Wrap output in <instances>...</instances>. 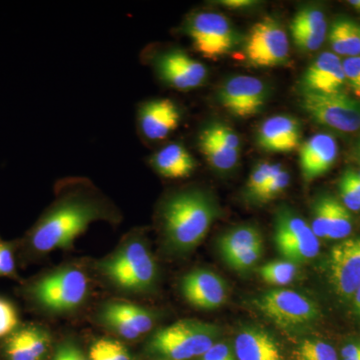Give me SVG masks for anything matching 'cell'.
I'll use <instances>...</instances> for the list:
<instances>
[{
    "instance_id": "cell-11",
    "label": "cell",
    "mask_w": 360,
    "mask_h": 360,
    "mask_svg": "<svg viewBox=\"0 0 360 360\" xmlns=\"http://www.w3.org/2000/svg\"><path fill=\"white\" fill-rule=\"evenodd\" d=\"M217 101L234 117L248 120L264 110L269 87L264 80L250 75L227 78L217 89Z\"/></svg>"
},
{
    "instance_id": "cell-49",
    "label": "cell",
    "mask_w": 360,
    "mask_h": 360,
    "mask_svg": "<svg viewBox=\"0 0 360 360\" xmlns=\"http://www.w3.org/2000/svg\"><path fill=\"white\" fill-rule=\"evenodd\" d=\"M354 360H360V359H354Z\"/></svg>"
},
{
    "instance_id": "cell-34",
    "label": "cell",
    "mask_w": 360,
    "mask_h": 360,
    "mask_svg": "<svg viewBox=\"0 0 360 360\" xmlns=\"http://www.w3.org/2000/svg\"><path fill=\"white\" fill-rule=\"evenodd\" d=\"M16 243L0 239V277L20 281L16 269Z\"/></svg>"
},
{
    "instance_id": "cell-35",
    "label": "cell",
    "mask_w": 360,
    "mask_h": 360,
    "mask_svg": "<svg viewBox=\"0 0 360 360\" xmlns=\"http://www.w3.org/2000/svg\"><path fill=\"white\" fill-rule=\"evenodd\" d=\"M262 253H264V245L253 246V248H248V250L234 255L233 257L229 258L225 262L232 269L245 271V270L250 269L259 262Z\"/></svg>"
},
{
    "instance_id": "cell-14",
    "label": "cell",
    "mask_w": 360,
    "mask_h": 360,
    "mask_svg": "<svg viewBox=\"0 0 360 360\" xmlns=\"http://www.w3.org/2000/svg\"><path fill=\"white\" fill-rule=\"evenodd\" d=\"M330 281L340 297L349 300L360 284V236L343 239L329 258Z\"/></svg>"
},
{
    "instance_id": "cell-29",
    "label": "cell",
    "mask_w": 360,
    "mask_h": 360,
    "mask_svg": "<svg viewBox=\"0 0 360 360\" xmlns=\"http://www.w3.org/2000/svg\"><path fill=\"white\" fill-rule=\"evenodd\" d=\"M259 274L264 283L271 285H288L295 278L297 266L288 260H274L262 265Z\"/></svg>"
},
{
    "instance_id": "cell-50",
    "label": "cell",
    "mask_w": 360,
    "mask_h": 360,
    "mask_svg": "<svg viewBox=\"0 0 360 360\" xmlns=\"http://www.w3.org/2000/svg\"></svg>"
},
{
    "instance_id": "cell-1",
    "label": "cell",
    "mask_w": 360,
    "mask_h": 360,
    "mask_svg": "<svg viewBox=\"0 0 360 360\" xmlns=\"http://www.w3.org/2000/svg\"><path fill=\"white\" fill-rule=\"evenodd\" d=\"M115 219L116 213L110 203L87 184L70 187L28 232L25 239L26 255L39 257L70 248L90 224Z\"/></svg>"
},
{
    "instance_id": "cell-36",
    "label": "cell",
    "mask_w": 360,
    "mask_h": 360,
    "mask_svg": "<svg viewBox=\"0 0 360 360\" xmlns=\"http://www.w3.org/2000/svg\"><path fill=\"white\" fill-rule=\"evenodd\" d=\"M342 68L345 82L349 85L355 96L360 97V56L345 58L342 61Z\"/></svg>"
},
{
    "instance_id": "cell-48",
    "label": "cell",
    "mask_w": 360,
    "mask_h": 360,
    "mask_svg": "<svg viewBox=\"0 0 360 360\" xmlns=\"http://www.w3.org/2000/svg\"><path fill=\"white\" fill-rule=\"evenodd\" d=\"M359 156H360V142H359Z\"/></svg>"
},
{
    "instance_id": "cell-30",
    "label": "cell",
    "mask_w": 360,
    "mask_h": 360,
    "mask_svg": "<svg viewBox=\"0 0 360 360\" xmlns=\"http://www.w3.org/2000/svg\"><path fill=\"white\" fill-rule=\"evenodd\" d=\"M352 231V214H350L349 210L335 198L328 239L329 240H343L349 236Z\"/></svg>"
},
{
    "instance_id": "cell-38",
    "label": "cell",
    "mask_w": 360,
    "mask_h": 360,
    "mask_svg": "<svg viewBox=\"0 0 360 360\" xmlns=\"http://www.w3.org/2000/svg\"><path fill=\"white\" fill-rule=\"evenodd\" d=\"M340 194L342 205L349 212H359L360 210V195L354 191L345 180L340 179Z\"/></svg>"
},
{
    "instance_id": "cell-37",
    "label": "cell",
    "mask_w": 360,
    "mask_h": 360,
    "mask_svg": "<svg viewBox=\"0 0 360 360\" xmlns=\"http://www.w3.org/2000/svg\"><path fill=\"white\" fill-rule=\"evenodd\" d=\"M99 341L103 345L104 352L111 360H134L127 348L120 341L110 340V338H103Z\"/></svg>"
},
{
    "instance_id": "cell-25",
    "label": "cell",
    "mask_w": 360,
    "mask_h": 360,
    "mask_svg": "<svg viewBox=\"0 0 360 360\" xmlns=\"http://www.w3.org/2000/svg\"><path fill=\"white\" fill-rule=\"evenodd\" d=\"M260 245H264V241L259 229L253 225L245 224L234 227L222 234L217 243V248L226 262L234 255Z\"/></svg>"
},
{
    "instance_id": "cell-42",
    "label": "cell",
    "mask_w": 360,
    "mask_h": 360,
    "mask_svg": "<svg viewBox=\"0 0 360 360\" xmlns=\"http://www.w3.org/2000/svg\"><path fill=\"white\" fill-rule=\"evenodd\" d=\"M341 179L345 180V182L352 187L354 191H356L360 195V174H356L354 170L347 169L345 170V174L341 176Z\"/></svg>"
},
{
    "instance_id": "cell-46",
    "label": "cell",
    "mask_w": 360,
    "mask_h": 360,
    "mask_svg": "<svg viewBox=\"0 0 360 360\" xmlns=\"http://www.w3.org/2000/svg\"><path fill=\"white\" fill-rule=\"evenodd\" d=\"M348 4H349L352 8L360 13V0H350V1H348Z\"/></svg>"
},
{
    "instance_id": "cell-3",
    "label": "cell",
    "mask_w": 360,
    "mask_h": 360,
    "mask_svg": "<svg viewBox=\"0 0 360 360\" xmlns=\"http://www.w3.org/2000/svg\"><path fill=\"white\" fill-rule=\"evenodd\" d=\"M99 271L113 286L125 292H150L158 281V265L148 245L132 236L110 257L99 262Z\"/></svg>"
},
{
    "instance_id": "cell-7",
    "label": "cell",
    "mask_w": 360,
    "mask_h": 360,
    "mask_svg": "<svg viewBox=\"0 0 360 360\" xmlns=\"http://www.w3.org/2000/svg\"><path fill=\"white\" fill-rule=\"evenodd\" d=\"M245 60L255 68L288 65L290 45L283 25L276 18H262L250 28L243 42Z\"/></svg>"
},
{
    "instance_id": "cell-21",
    "label": "cell",
    "mask_w": 360,
    "mask_h": 360,
    "mask_svg": "<svg viewBox=\"0 0 360 360\" xmlns=\"http://www.w3.org/2000/svg\"><path fill=\"white\" fill-rule=\"evenodd\" d=\"M51 348V338L37 324L20 326L4 341L7 360H44Z\"/></svg>"
},
{
    "instance_id": "cell-19",
    "label": "cell",
    "mask_w": 360,
    "mask_h": 360,
    "mask_svg": "<svg viewBox=\"0 0 360 360\" xmlns=\"http://www.w3.org/2000/svg\"><path fill=\"white\" fill-rule=\"evenodd\" d=\"M347 84L342 61L333 52L319 54L300 78L302 94H333L342 92Z\"/></svg>"
},
{
    "instance_id": "cell-9",
    "label": "cell",
    "mask_w": 360,
    "mask_h": 360,
    "mask_svg": "<svg viewBox=\"0 0 360 360\" xmlns=\"http://www.w3.org/2000/svg\"><path fill=\"white\" fill-rule=\"evenodd\" d=\"M302 110L315 123L345 134L360 130V101L343 94H302Z\"/></svg>"
},
{
    "instance_id": "cell-5",
    "label": "cell",
    "mask_w": 360,
    "mask_h": 360,
    "mask_svg": "<svg viewBox=\"0 0 360 360\" xmlns=\"http://www.w3.org/2000/svg\"><path fill=\"white\" fill-rule=\"evenodd\" d=\"M181 30L191 39L194 51L212 61L229 56L245 42L229 18L215 11H200L189 14Z\"/></svg>"
},
{
    "instance_id": "cell-40",
    "label": "cell",
    "mask_w": 360,
    "mask_h": 360,
    "mask_svg": "<svg viewBox=\"0 0 360 360\" xmlns=\"http://www.w3.org/2000/svg\"><path fill=\"white\" fill-rule=\"evenodd\" d=\"M58 352L65 360H90L86 355L75 345L66 343L58 348Z\"/></svg>"
},
{
    "instance_id": "cell-45",
    "label": "cell",
    "mask_w": 360,
    "mask_h": 360,
    "mask_svg": "<svg viewBox=\"0 0 360 360\" xmlns=\"http://www.w3.org/2000/svg\"><path fill=\"white\" fill-rule=\"evenodd\" d=\"M354 309L356 311L357 315L360 317V284L357 290H355L354 296Z\"/></svg>"
},
{
    "instance_id": "cell-18",
    "label": "cell",
    "mask_w": 360,
    "mask_h": 360,
    "mask_svg": "<svg viewBox=\"0 0 360 360\" xmlns=\"http://www.w3.org/2000/svg\"><path fill=\"white\" fill-rule=\"evenodd\" d=\"M302 123L288 115H277L262 122L257 129L258 148L266 153H288L302 146Z\"/></svg>"
},
{
    "instance_id": "cell-10",
    "label": "cell",
    "mask_w": 360,
    "mask_h": 360,
    "mask_svg": "<svg viewBox=\"0 0 360 360\" xmlns=\"http://www.w3.org/2000/svg\"><path fill=\"white\" fill-rule=\"evenodd\" d=\"M258 310L278 328H302L316 321L319 309L314 300L297 291L270 290L255 302Z\"/></svg>"
},
{
    "instance_id": "cell-47",
    "label": "cell",
    "mask_w": 360,
    "mask_h": 360,
    "mask_svg": "<svg viewBox=\"0 0 360 360\" xmlns=\"http://www.w3.org/2000/svg\"><path fill=\"white\" fill-rule=\"evenodd\" d=\"M52 360H65V359H63V355L59 354L58 352H56V355H54L53 359H52Z\"/></svg>"
},
{
    "instance_id": "cell-4",
    "label": "cell",
    "mask_w": 360,
    "mask_h": 360,
    "mask_svg": "<svg viewBox=\"0 0 360 360\" xmlns=\"http://www.w3.org/2000/svg\"><path fill=\"white\" fill-rule=\"evenodd\" d=\"M89 293L86 274L77 267L65 266L27 284L25 295L39 309L65 314L82 307Z\"/></svg>"
},
{
    "instance_id": "cell-28",
    "label": "cell",
    "mask_w": 360,
    "mask_h": 360,
    "mask_svg": "<svg viewBox=\"0 0 360 360\" xmlns=\"http://www.w3.org/2000/svg\"><path fill=\"white\" fill-rule=\"evenodd\" d=\"M335 198L331 195H321L312 205L311 226L317 238L328 239L333 219V203Z\"/></svg>"
},
{
    "instance_id": "cell-6",
    "label": "cell",
    "mask_w": 360,
    "mask_h": 360,
    "mask_svg": "<svg viewBox=\"0 0 360 360\" xmlns=\"http://www.w3.org/2000/svg\"><path fill=\"white\" fill-rule=\"evenodd\" d=\"M219 328L207 322L184 319L160 329L148 343L149 352L170 360H188L215 345Z\"/></svg>"
},
{
    "instance_id": "cell-31",
    "label": "cell",
    "mask_w": 360,
    "mask_h": 360,
    "mask_svg": "<svg viewBox=\"0 0 360 360\" xmlns=\"http://www.w3.org/2000/svg\"><path fill=\"white\" fill-rule=\"evenodd\" d=\"M295 360H338L335 348L321 340H307L295 350Z\"/></svg>"
},
{
    "instance_id": "cell-2",
    "label": "cell",
    "mask_w": 360,
    "mask_h": 360,
    "mask_svg": "<svg viewBox=\"0 0 360 360\" xmlns=\"http://www.w3.org/2000/svg\"><path fill=\"white\" fill-rule=\"evenodd\" d=\"M219 214L217 200L205 189L193 187L172 194L160 210L165 241L175 252L193 251L202 243Z\"/></svg>"
},
{
    "instance_id": "cell-23",
    "label": "cell",
    "mask_w": 360,
    "mask_h": 360,
    "mask_svg": "<svg viewBox=\"0 0 360 360\" xmlns=\"http://www.w3.org/2000/svg\"><path fill=\"white\" fill-rule=\"evenodd\" d=\"M149 162L158 174L169 179H186L198 167L195 158L180 143L163 146L151 155Z\"/></svg>"
},
{
    "instance_id": "cell-27",
    "label": "cell",
    "mask_w": 360,
    "mask_h": 360,
    "mask_svg": "<svg viewBox=\"0 0 360 360\" xmlns=\"http://www.w3.org/2000/svg\"><path fill=\"white\" fill-rule=\"evenodd\" d=\"M283 167L281 163H271L269 161H260L251 170L248 184H246V196L257 202L258 196L266 186L267 182Z\"/></svg>"
},
{
    "instance_id": "cell-8",
    "label": "cell",
    "mask_w": 360,
    "mask_h": 360,
    "mask_svg": "<svg viewBox=\"0 0 360 360\" xmlns=\"http://www.w3.org/2000/svg\"><path fill=\"white\" fill-rule=\"evenodd\" d=\"M274 243L279 255L295 264L314 259L321 248L311 226L288 206H281L276 210Z\"/></svg>"
},
{
    "instance_id": "cell-39",
    "label": "cell",
    "mask_w": 360,
    "mask_h": 360,
    "mask_svg": "<svg viewBox=\"0 0 360 360\" xmlns=\"http://www.w3.org/2000/svg\"><path fill=\"white\" fill-rule=\"evenodd\" d=\"M201 360H236L232 354L231 347L224 343H215L205 354Z\"/></svg>"
},
{
    "instance_id": "cell-43",
    "label": "cell",
    "mask_w": 360,
    "mask_h": 360,
    "mask_svg": "<svg viewBox=\"0 0 360 360\" xmlns=\"http://www.w3.org/2000/svg\"><path fill=\"white\" fill-rule=\"evenodd\" d=\"M341 357L343 360H354L360 359V342L349 343L341 350Z\"/></svg>"
},
{
    "instance_id": "cell-15",
    "label": "cell",
    "mask_w": 360,
    "mask_h": 360,
    "mask_svg": "<svg viewBox=\"0 0 360 360\" xmlns=\"http://www.w3.org/2000/svg\"><path fill=\"white\" fill-rule=\"evenodd\" d=\"M99 319L104 326L125 340H136L155 326V316L149 310L129 302L106 303Z\"/></svg>"
},
{
    "instance_id": "cell-12",
    "label": "cell",
    "mask_w": 360,
    "mask_h": 360,
    "mask_svg": "<svg viewBox=\"0 0 360 360\" xmlns=\"http://www.w3.org/2000/svg\"><path fill=\"white\" fill-rule=\"evenodd\" d=\"M198 148L208 165L219 174H227L238 167L240 137L226 123L210 122L203 125L198 134Z\"/></svg>"
},
{
    "instance_id": "cell-13",
    "label": "cell",
    "mask_w": 360,
    "mask_h": 360,
    "mask_svg": "<svg viewBox=\"0 0 360 360\" xmlns=\"http://www.w3.org/2000/svg\"><path fill=\"white\" fill-rule=\"evenodd\" d=\"M153 68L163 82L179 91H189L205 84L207 68L184 49H169L153 56Z\"/></svg>"
},
{
    "instance_id": "cell-33",
    "label": "cell",
    "mask_w": 360,
    "mask_h": 360,
    "mask_svg": "<svg viewBox=\"0 0 360 360\" xmlns=\"http://www.w3.org/2000/svg\"><path fill=\"white\" fill-rule=\"evenodd\" d=\"M20 326L18 310L11 300L0 297V340L7 338Z\"/></svg>"
},
{
    "instance_id": "cell-20",
    "label": "cell",
    "mask_w": 360,
    "mask_h": 360,
    "mask_svg": "<svg viewBox=\"0 0 360 360\" xmlns=\"http://www.w3.org/2000/svg\"><path fill=\"white\" fill-rule=\"evenodd\" d=\"M338 158V144L333 135H312L302 143L300 148V167L302 179L309 182L328 174Z\"/></svg>"
},
{
    "instance_id": "cell-24",
    "label": "cell",
    "mask_w": 360,
    "mask_h": 360,
    "mask_svg": "<svg viewBox=\"0 0 360 360\" xmlns=\"http://www.w3.org/2000/svg\"><path fill=\"white\" fill-rule=\"evenodd\" d=\"M328 39L336 56H360V26L350 18H336L330 26Z\"/></svg>"
},
{
    "instance_id": "cell-32",
    "label": "cell",
    "mask_w": 360,
    "mask_h": 360,
    "mask_svg": "<svg viewBox=\"0 0 360 360\" xmlns=\"http://www.w3.org/2000/svg\"><path fill=\"white\" fill-rule=\"evenodd\" d=\"M290 184V174L285 168L281 167L271 179L267 182L262 193L258 196L257 202L267 203L276 200L288 189Z\"/></svg>"
},
{
    "instance_id": "cell-22",
    "label": "cell",
    "mask_w": 360,
    "mask_h": 360,
    "mask_svg": "<svg viewBox=\"0 0 360 360\" xmlns=\"http://www.w3.org/2000/svg\"><path fill=\"white\" fill-rule=\"evenodd\" d=\"M234 352L236 360H283L276 340L257 328H246L238 333Z\"/></svg>"
},
{
    "instance_id": "cell-26",
    "label": "cell",
    "mask_w": 360,
    "mask_h": 360,
    "mask_svg": "<svg viewBox=\"0 0 360 360\" xmlns=\"http://www.w3.org/2000/svg\"><path fill=\"white\" fill-rule=\"evenodd\" d=\"M326 15L319 7L314 6L302 7L290 23L291 32H309L326 37Z\"/></svg>"
},
{
    "instance_id": "cell-41",
    "label": "cell",
    "mask_w": 360,
    "mask_h": 360,
    "mask_svg": "<svg viewBox=\"0 0 360 360\" xmlns=\"http://www.w3.org/2000/svg\"><path fill=\"white\" fill-rule=\"evenodd\" d=\"M220 6L231 9V11H245L251 7L257 6V1L255 0H221Z\"/></svg>"
},
{
    "instance_id": "cell-16",
    "label": "cell",
    "mask_w": 360,
    "mask_h": 360,
    "mask_svg": "<svg viewBox=\"0 0 360 360\" xmlns=\"http://www.w3.org/2000/svg\"><path fill=\"white\" fill-rule=\"evenodd\" d=\"M180 290L187 302L198 309L213 310L227 300V285L222 277L210 269H198L182 277Z\"/></svg>"
},
{
    "instance_id": "cell-17",
    "label": "cell",
    "mask_w": 360,
    "mask_h": 360,
    "mask_svg": "<svg viewBox=\"0 0 360 360\" xmlns=\"http://www.w3.org/2000/svg\"><path fill=\"white\" fill-rule=\"evenodd\" d=\"M181 116L179 106L172 99L155 98L139 106L137 123L144 139L160 141L179 129Z\"/></svg>"
},
{
    "instance_id": "cell-44",
    "label": "cell",
    "mask_w": 360,
    "mask_h": 360,
    "mask_svg": "<svg viewBox=\"0 0 360 360\" xmlns=\"http://www.w3.org/2000/svg\"><path fill=\"white\" fill-rule=\"evenodd\" d=\"M90 360H111L110 357L104 352L101 341L96 340L90 347L89 352Z\"/></svg>"
}]
</instances>
